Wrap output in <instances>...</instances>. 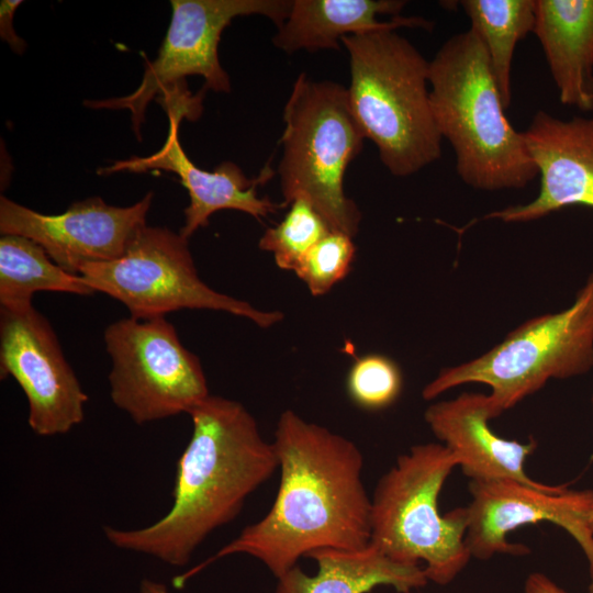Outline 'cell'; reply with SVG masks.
<instances>
[{
	"mask_svg": "<svg viewBox=\"0 0 593 593\" xmlns=\"http://www.w3.org/2000/svg\"><path fill=\"white\" fill-rule=\"evenodd\" d=\"M272 443L280 471L272 506L213 556L176 577L177 588L232 555L254 557L278 579L317 550L370 544L371 496L361 478L359 447L291 410L280 414Z\"/></svg>",
	"mask_w": 593,
	"mask_h": 593,
	"instance_id": "obj_1",
	"label": "cell"
},
{
	"mask_svg": "<svg viewBox=\"0 0 593 593\" xmlns=\"http://www.w3.org/2000/svg\"><path fill=\"white\" fill-rule=\"evenodd\" d=\"M189 415L192 435L178 460L169 511L142 528H103L113 546L175 567L186 566L278 469L273 443L242 403L210 394Z\"/></svg>",
	"mask_w": 593,
	"mask_h": 593,
	"instance_id": "obj_2",
	"label": "cell"
},
{
	"mask_svg": "<svg viewBox=\"0 0 593 593\" xmlns=\"http://www.w3.org/2000/svg\"><path fill=\"white\" fill-rule=\"evenodd\" d=\"M428 81L437 130L450 143L466 184L519 190L538 176L524 132L505 115L485 47L473 30L441 45L429 61Z\"/></svg>",
	"mask_w": 593,
	"mask_h": 593,
	"instance_id": "obj_3",
	"label": "cell"
},
{
	"mask_svg": "<svg viewBox=\"0 0 593 593\" xmlns=\"http://www.w3.org/2000/svg\"><path fill=\"white\" fill-rule=\"evenodd\" d=\"M342 43L349 55L351 111L385 168L406 177L439 159L429 61L395 30L348 35Z\"/></svg>",
	"mask_w": 593,
	"mask_h": 593,
	"instance_id": "obj_4",
	"label": "cell"
},
{
	"mask_svg": "<svg viewBox=\"0 0 593 593\" xmlns=\"http://www.w3.org/2000/svg\"><path fill=\"white\" fill-rule=\"evenodd\" d=\"M457 458L440 443L412 446L379 479L371 496L370 544L394 561L423 563L428 581L452 582L472 558L466 544L468 515H441L438 499Z\"/></svg>",
	"mask_w": 593,
	"mask_h": 593,
	"instance_id": "obj_5",
	"label": "cell"
},
{
	"mask_svg": "<svg viewBox=\"0 0 593 593\" xmlns=\"http://www.w3.org/2000/svg\"><path fill=\"white\" fill-rule=\"evenodd\" d=\"M283 121L278 167L282 206L303 197L333 231L354 237L361 213L344 192V175L366 136L351 111L347 89L302 72L284 105Z\"/></svg>",
	"mask_w": 593,
	"mask_h": 593,
	"instance_id": "obj_6",
	"label": "cell"
},
{
	"mask_svg": "<svg viewBox=\"0 0 593 593\" xmlns=\"http://www.w3.org/2000/svg\"><path fill=\"white\" fill-rule=\"evenodd\" d=\"M593 369V270L567 309L529 318L501 343L467 362L446 367L422 390L430 401L468 383L491 390L494 418L552 379Z\"/></svg>",
	"mask_w": 593,
	"mask_h": 593,
	"instance_id": "obj_7",
	"label": "cell"
},
{
	"mask_svg": "<svg viewBox=\"0 0 593 593\" xmlns=\"http://www.w3.org/2000/svg\"><path fill=\"white\" fill-rule=\"evenodd\" d=\"M79 275L96 292L124 304L137 320L165 317L182 309L222 311L262 328L283 320L280 311L258 310L204 283L188 239L166 227L145 225L121 257L87 264Z\"/></svg>",
	"mask_w": 593,
	"mask_h": 593,
	"instance_id": "obj_8",
	"label": "cell"
},
{
	"mask_svg": "<svg viewBox=\"0 0 593 593\" xmlns=\"http://www.w3.org/2000/svg\"><path fill=\"white\" fill-rule=\"evenodd\" d=\"M112 402L136 424L189 414L210 393L197 355L166 317L121 318L104 331Z\"/></svg>",
	"mask_w": 593,
	"mask_h": 593,
	"instance_id": "obj_9",
	"label": "cell"
},
{
	"mask_svg": "<svg viewBox=\"0 0 593 593\" xmlns=\"http://www.w3.org/2000/svg\"><path fill=\"white\" fill-rule=\"evenodd\" d=\"M172 14L157 58L149 63L138 88L124 97L87 100L92 109H128L133 130L139 137L145 111L154 97L160 98L186 86L187 76H202L204 89L230 92L226 71L219 60L224 29L239 15H264L280 26L287 19L289 0H171Z\"/></svg>",
	"mask_w": 593,
	"mask_h": 593,
	"instance_id": "obj_10",
	"label": "cell"
},
{
	"mask_svg": "<svg viewBox=\"0 0 593 593\" xmlns=\"http://www.w3.org/2000/svg\"><path fill=\"white\" fill-rule=\"evenodd\" d=\"M469 493L466 544L472 558L489 560L495 555H526L528 548L510 542L507 535L525 525L549 522L563 528L582 549L589 566V592L593 593V530L589 524L592 490L533 486L493 479L470 480Z\"/></svg>",
	"mask_w": 593,
	"mask_h": 593,
	"instance_id": "obj_11",
	"label": "cell"
},
{
	"mask_svg": "<svg viewBox=\"0 0 593 593\" xmlns=\"http://www.w3.org/2000/svg\"><path fill=\"white\" fill-rule=\"evenodd\" d=\"M0 374L12 377L24 392L35 434H66L82 422L88 395L51 323L34 306L0 309Z\"/></svg>",
	"mask_w": 593,
	"mask_h": 593,
	"instance_id": "obj_12",
	"label": "cell"
},
{
	"mask_svg": "<svg viewBox=\"0 0 593 593\" xmlns=\"http://www.w3.org/2000/svg\"><path fill=\"white\" fill-rule=\"evenodd\" d=\"M153 198L148 192L131 206H114L94 197L72 203L60 214H43L1 197L0 233L34 240L60 268L79 275L87 264L124 254L146 225Z\"/></svg>",
	"mask_w": 593,
	"mask_h": 593,
	"instance_id": "obj_13",
	"label": "cell"
},
{
	"mask_svg": "<svg viewBox=\"0 0 593 593\" xmlns=\"http://www.w3.org/2000/svg\"><path fill=\"white\" fill-rule=\"evenodd\" d=\"M168 114L169 128L163 147L147 157H131L115 161L99 170L101 175L119 171L145 172L160 169L176 174L190 198L184 209V225L180 235L189 239L193 233L209 225L210 216L220 210H237L257 220L276 213L280 206L267 197L257 194V186L270 180L275 171L266 164L255 179H248L234 163L224 161L213 171L197 167L183 152L179 142V123L183 118L197 120L194 110L184 105L170 104L164 108Z\"/></svg>",
	"mask_w": 593,
	"mask_h": 593,
	"instance_id": "obj_14",
	"label": "cell"
},
{
	"mask_svg": "<svg viewBox=\"0 0 593 593\" xmlns=\"http://www.w3.org/2000/svg\"><path fill=\"white\" fill-rule=\"evenodd\" d=\"M524 135L540 177L539 192L528 203L483 219L523 223L572 205L593 209V118L561 120L540 110Z\"/></svg>",
	"mask_w": 593,
	"mask_h": 593,
	"instance_id": "obj_15",
	"label": "cell"
},
{
	"mask_svg": "<svg viewBox=\"0 0 593 593\" xmlns=\"http://www.w3.org/2000/svg\"><path fill=\"white\" fill-rule=\"evenodd\" d=\"M425 422L436 438L457 458L462 473L470 480L510 479L533 486L546 483L533 480L525 463L537 448V441L505 439L489 425L494 415L489 395L463 392L430 404Z\"/></svg>",
	"mask_w": 593,
	"mask_h": 593,
	"instance_id": "obj_16",
	"label": "cell"
},
{
	"mask_svg": "<svg viewBox=\"0 0 593 593\" xmlns=\"http://www.w3.org/2000/svg\"><path fill=\"white\" fill-rule=\"evenodd\" d=\"M402 0H294L278 26L272 42L286 53L300 49H339L342 38L381 30L421 27L430 31L432 21L402 16Z\"/></svg>",
	"mask_w": 593,
	"mask_h": 593,
	"instance_id": "obj_17",
	"label": "cell"
},
{
	"mask_svg": "<svg viewBox=\"0 0 593 593\" xmlns=\"http://www.w3.org/2000/svg\"><path fill=\"white\" fill-rule=\"evenodd\" d=\"M535 13L560 102L593 111V0H535Z\"/></svg>",
	"mask_w": 593,
	"mask_h": 593,
	"instance_id": "obj_18",
	"label": "cell"
},
{
	"mask_svg": "<svg viewBox=\"0 0 593 593\" xmlns=\"http://www.w3.org/2000/svg\"><path fill=\"white\" fill-rule=\"evenodd\" d=\"M309 558L317 563L316 574L295 566L277 579L275 593H368L379 585L410 593L428 582L422 566L394 561L372 544L356 550L321 549Z\"/></svg>",
	"mask_w": 593,
	"mask_h": 593,
	"instance_id": "obj_19",
	"label": "cell"
},
{
	"mask_svg": "<svg viewBox=\"0 0 593 593\" xmlns=\"http://www.w3.org/2000/svg\"><path fill=\"white\" fill-rule=\"evenodd\" d=\"M38 291L93 295L96 291L80 275L55 264L42 246L20 235L0 238V309L24 311L33 306Z\"/></svg>",
	"mask_w": 593,
	"mask_h": 593,
	"instance_id": "obj_20",
	"label": "cell"
},
{
	"mask_svg": "<svg viewBox=\"0 0 593 593\" xmlns=\"http://www.w3.org/2000/svg\"><path fill=\"white\" fill-rule=\"evenodd\" d=\"M465 13L483 43L506 109L511 105V69L519 41L534 32L535 0H462Z\"/></svg>",
	"mask_w": 593,
	"mask_h": 593,
	"instance_id": "obj_21",
	"label": "cell"
},
{
	"mask_svg": "<svg viewBox=\"0 0 593 593\" xmlns=\"http://www.w3.org/2000/svg\"><path fill=\"white\" fill-rule=\"evenodd\" d=\"M288 208L284 217L265 231L258 246L273 255L280 269L294 272L306 253L332 228L303 197L294 199Z\"/></svg>",
	"mask_w": 593,
	"mask_h": 593,
	"instance_id": "obj_22",
	"label": "cell"
},
{
	"mask_svg": "<svg viewBox=\"0 0 593 593\" xmlns=\"http://www.w3.org/2000/svg\"><path fill=\"white\" fill-rule=\"evenodd\" d=\"M346 388L356 405L368 411H379L398 400L403 388V377L393 359L369 354L354 361L347 374Z\"/></svg>",
	"mask_w": 593,
	"mask_h": 593,
	"instance_id": "obj_23",
	"label": "cell"
},
{
	"mask_svg": "<svg viewBox=\"0 0 593 593\" xmlns=\"http://www.w3.org/2000/svg\"><path fill=\"white\" fill-rule=\"evenodd\" d=\"M355 254L353 237L332 230L306 253L294 273L312 295H324L347 276Z\"/></svg>",
	"mask_w": 593,
	"mask_h": 593,
	"instance_id": "obj_24",
	"label": "cell"
},
{
	"mask_svg": "<svg viewBox=\"0 0 593 593\" xmlns=\"http://www.w3.org/2000/svg\"><path fill=\"white\" fill-rule=\"evenodd\" d=\"M22 3L21 0H2L0 2V35L12 51L22 54L25 49L24 41L15 34L13 15L15 9Z\"/></svg>",
	"mask_w": 593,
	"mask_h": 593,
	"instance_id": "obj_25",
	"label": "cell"
},
{
	"mask_svg": "<svg viewBox=\"0 0 593 593\" xmlns=\"http://www.w3.org/2000/svg\"><path fill=\"white\" fill-rule=\"evenodd\" d=\"M525 593H568L541 572H533L525 580Z\"/></svg>",
	"mask_w": 593,
	"mask_h": 593,
	"instance_id": "obj_26",
	"label": "cell"
},
{
	"mask_svg": "<svg viewBox=\"0 0 593 593\" xmlns=\"http://www.w3.org/2000/svg\"><path fill=\"white\" fill-rule=\"evenodd\" d=\"M139 593H169V591L165 584L149 579H144L141 582Z\"/></svg>",
	"mask_w": 593,
	"mask_h": 593,
	"instance_id": "obj_27",
	"label": "cell"
},
{
	"mask_svg": "<svg viewBox=\"0 0 593 593\" xmlns=\"http://www.w3.org/2000/svg\"><path fill=\"white\" fill-rule=\"evenodd\" d=\"M592 404H593V396H592ZM589 524L591 529L593 530V511L589 515Z\"/></svg>",
	"mask_w": 593,
	"mask_h": 593,
	"instance_id": "obj_28",
	"label": "cell"
}]
</instances>
